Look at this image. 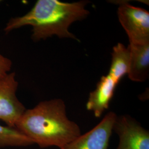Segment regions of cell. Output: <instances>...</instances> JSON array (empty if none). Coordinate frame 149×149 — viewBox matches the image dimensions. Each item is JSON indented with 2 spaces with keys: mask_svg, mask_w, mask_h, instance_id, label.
I'll use <instances>...</instances> for the list:
<instances>
[{
  "mask_svg": "<svg viewBox=\"0 0 149 149\" xmlns=\"http://www.w3.org/2000/svg\"><path fill=\"white\" fill-rule=\"evenodd\" d=\"M128 47L130 53L128 77L134 82H144L149 77V42L129 43Z\"/></svg>",
  "mask_w": 149,
  "mask_h": 149,
  "instance_id": "cell-8",
  "label": "cell"
},
{
  "mask_svg": "<svg viewBox=\"0 0 149 149\" xmlns=\"http://www.w3.org/2000/svg\"><path fill=\"white\" fill-rule=\"evenodd\" d=\"M18 87L15 72L0 79V120L11 128H15L16 123L26 110L16 96Z\"/></svg>",
  "mask_w": 149,
  "mask_h": 149,
  "instance_id": "cell-4",
  "label": "cell"
},
{
  "mask_svg": "<svg viewBox=\"0 0 149 149\" xmlns=\"http://www.w3.org/2000/svg\"><path fill=\"white\" fill-rule=\"evenodd\" d=\"M33 144L30 139L16 128L0 124V148L28 146Z\"/></svg>",
  "mask_w": 149,
  "mask_h": 149,
  "instance_id": "cell-10",
  "label": "cell"
},
{
  "mask_svg": "<svg viewBox=\"0 0 149 149\" xmlns=\"http://www.w3.org/2000/svg\"><path fill=\"white\" fill-rule=\"evenodd\" d=\"M88 3V1L69 3L58 0H38L26 15L11 18L3 30L7 33L31 26L32 39L34 42L53 36L78 40L69 28L74 22L82 21L89 15L90 12L86 9Z\"/></svg>",
  "mask_w": 149,
  "mask_h": 149,
  "instance_id": "cell-2",
  "label": "cell"
},
{
  "mask_svg": "<svg viewBox=\"0 0 149 149\" xmlns=\"http://www.w3.org/2000/svg\"><path fill=\"white\" fill-rule=\"evenodd\" d=\"M61 99L40 102L25 111L15 128L41 148L63 149L81 134L79 125L70 120Z\"/></svg>",
  "mask_w": 149,
  "mask_h": 149,
  "instance_id": "cell-1",
  "label": "cell"
},
{
  "mask_svg": "<svg viewBox=\"0 0 149 149\" xmlns=\"http://www.w3.org/2000/svg\"><path fill=\"white\" fill-rule=\"evenodd\" d=\"M12 66V62L11 60L0 54V79L9 73Z\"/></svg>",
  "mask_w": 149,
  "mask_h": 149,
  "instance_id": "cell-11",
  "label": "cell"
},
{
  "mask_svg": "<svg viewBox=\"0 0 149 149\" xmlns=\"http://www.w3.org/2000/svg\"><path fill=\"white\" fill-rule=\"evenodd\" d=\"M117 85L118 83L109 74L102 76L96 89L91 92L89 95L86 109L93 112L95 117H101L109 108Z\"/></svg>",
  "mask_w": 149,
  "mask_h": 149,
  "instance_id": "cell-7",
  "label": "cell"
},
{
  "mask_svg": "<svg viewBox=\"0 0 149 149\" xmlns=\"http://www.w3.org/2000/svg\"><path fill=\"white\" fill-rule=\"evenodd\" d=\"M1 2V1H0V2Z\"/></svg>",
  "mask_w": 149,
  "mask_h": 149,
  "instance_id": "cell-12",
  "label": "cell"
},
{
  "mask_svg": "<svg viewBox=\"0 0 149 149\" xmlns=\"http://www.w3.org/2000/svg\"><path fill=\"white\" fill-rule=\"evenodd\" d=\"M117 115L109 112L94 128L81 134L61 149H108Z\"/></svg>",
  "mask_w": 149,
  "mask_h": 149,
  "instance_id": "cell-6",
  "label": "cell"
},
{
  "mask_svg": "<svg viewBox=\"0 0 149 149\" xmlns=\"http://www.w3.org/2000/svg\"><path fill=\"white\" fill-rule=\"evenodd\" d=\"M130 53L129 47L118 43L113 48L112 61L109 75L117 83L125 74H128L130 66Z\"/></svg>",
  "mask_w": 149,
  "mask_h": 149,
  "instance_id": "cell-9",
  "label": "cell"
},
{
  "mask_svg": "<svg viewBox=\"0 0 149 149\" xmlns=\"http://www.w3.org/2000/svg\"><path fill=\"white\" fill-rule=\"evenodd\" d=\"M119 22L128 35L129 43L149 42V12L127 2L118 8Z\"/></svg>",
  "mask_w": 149,
  "mask_h": 149,
  "instance_id": "cell-3",
  "label": "cell"
},
{
  "mask_svg": "<svg viewBox=\"0 0 149 149\" xmlns=\"http://www.w3.org/2000/svg\"><path fill=\"white\" fill-rule=\"evenodd\" d=\"M113 131L119 137L116 149H149V132L129 115L117 116Z\"/></svg>",
  "mask_w": 149,
  "mask_h": 149,
  "instance_id": "cell-5",
  "label": "cell"
}]
</instances>
